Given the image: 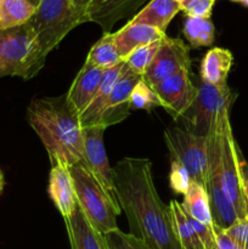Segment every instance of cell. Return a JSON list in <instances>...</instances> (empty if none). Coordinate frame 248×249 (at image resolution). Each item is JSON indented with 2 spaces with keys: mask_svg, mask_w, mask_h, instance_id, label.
<instances>
[{
  "mask_svg": "<svg viewBox=\"0 0 248 249\" xmlns=\"http://www.w3.org/2000/svg\"><path fill=\"white\" fill-rule=\"evenodd\" d=\"M28 1L31 2V4L33 5V6L35 7V9H36V7H38V5L40 4V1H41V0H28Z\"/></svg>",
  "mask_w": 248,
  "mask_h": 249,
  "instance_id": "obj_37",
  "label": "cell"
},
{
  "mask_svg": "<svg viewBox=\"0 0 248 249\" xmlns=\"http://www.w3.org/2000/svg\"><path fill=\"white\" fill-rule=\"evenodd\" d=\"M123 60L119 56L116 41H114V33L108 32V33H104V36L92 45L84 65L106 71L118 65Z\"/></svg>",
  "mask_w": 248,
  "mask_h": 249,
  "instance_id": "obj_22",
  "label": "cell"
},
{
  "mask_svg": "<svg viewBox=\"0 0 248 249\" xmlns=\"http://www.w3.org/2000/svg\"><path fill=\"white\" fill-rule=\"evenodd\" d=\"M124 68H125V62L122 61L118 65L105 71L104 74H102L99 88H97L96 94H95L94 100H92L90 106L87 108V111L79 117L82 128L97 125L102 113H104V109L106 107L107 101H108L109 95H111L112 90H113L117 82L121 78Z\"/></svg>",
  "mask_w": 248,
  "mask_h": 249,
  "instance_id": "obj_19",
  "label": "cell"
},
{
  "mask_svg": "<svg viewBox=\"0 0 248 249\" xmlns=\"http://www.w3.org/2000/svg\"><path fill=\"white\" fill-rule=\"evenodd\" d=\"M167 34L153 27L128 22L119 31L114 32V41L122 60H125L134 50L148 45L157 40H162Z\"/></svg>",
  "mask_w": 248,
  "mask_h": 249,
  "instance_id": "obj_18",
  "label": "cell"
},
{
  "mask_svg": "<svg viewBox=\"0 0 248 249\" xmlns=\"http://www.w3.org/2000/svg\"><path fill=\"white\" fill-rule=\"evenodd\" d=\"M230 1L238 2V4H241V5H243V6L248 7V0H230Z\"/></svg>",
  "mask_w": 248,
  "mask_h": 249,
  "instance_id": "obj_36",
  "label": "cell"
},
{
  "mask_svg": "<svg viewBox=\"0 0 248 249\" xmlns=\"http://www.w3.org/2000/svg\"><path fill=\"white\" fill-rule=\"evenodd\" d=\"M151 0H92L88 9L87 22L99 24L104 33L111 32V28L121 19L134 16L136 10Z\"/></svg>",
  "mask_w": 248,
  "mask_h": 249,
  "instance_id": "obj_14",
  "label": "cell"
},
{
  "mask_svg": "<svg viewBox=\"0 0 248 249\" xmlns=\"http://www.w3.org/2000/svg\"><path fill=\"white\" fill-rule=\"evenodd\" d=\"M91 2H92V0H72L73 6H74V9L77 10L78 14L80 15V17L84 19V23L87 22L85 15H87V11H88V9H89V6Z\"/></svg>",
  "mask_w": 248,
  "mask_h": 249,
  "instance_id": "obj_34",
  "label": "cell"
},
{
  "mask_svg": "<svg viewBox=\"0 0 248 249\" xmlns=\"http://www.w3.org/2000/svg\"><path fill=\"white\" fill-rule=\"evenodd\" d=\"M197 95L190 108L180 121L184 129L198 136H208L215 122L226 109H230L236 99L230 88L226 85H213L198 79Z\"/></svg>",
  "mask_w": 248,
  "mask_h": 249,
  "instance_id": "obj_7",
  "label": "cell"
},
{
  "mask_svg": "<svg viewBox=\"0 0 248 249\" xmlns=\"http://www.w3.org/2000/svg\"><path fill=\"white\" fill-rule=\"evenodd\" d=\"M101 68L84 65L75 79L73 80L70 90L66 94V101L71 111L79 118L94 100L102 74Z\"/></svg>",
  "mask_w": 248,
  "mask_h": 249,
  "instance_id": "obj_15",
  "label": "cell"
},
{
  "mask_svg": "<svg viewBox=\"0 0 248 249\" xmlns=\"http://www.w3.org/2000/svg\"><path fill=\"white\" fill-rule=\"evenodd\" d=\"M228 118H230V109H226L220 114L207 136L206 191L208 194L213 224L223 230H226L240 220L235 207L224 191L221 181V142L224 123Z\"/></svg>",
  "mask_w": 248,
  "mask_h": 249,
  "instance_id": "obj_5",
  "label": "cell"
},
{
  "mask_svg": "<svg viewBox=\"0 0 248 249\" xmlns=\"http://www.w3.org/2000/svg\"><path fill=\"white\" fill-rule=\"evenodd\" d=\"M35 7L28 0H1L0 1V29L15 28L28 23Z\"/></svg>",
  "mask_w": 248,
  "mask_h": 249,
  "instance_id": "obj_24",
  "label": "cell"
},
{
  "mask_svg": "<svg viewBox=\"0 0 248 249\" xmlns=\"http://www.w3.org/2000/svg\"><path fill=\"white\" fill-rule=\"evenodd\" d=\"M190 67L191 58L189 46L181 39L165 36L141 79L148 87H152L177 73L190 71Z\"/></svg>",
  "mask_w": 248,
  "mask_h": 249,
  "instance_id": "obj_10",
  "label": "cell"
},
{
  "mask_svg": "<svg viewBox=\"0 0 248 249\" xmlns=\"http://www.w3.org/2000/svg\"><path fill=\"white\" fill-rule=\"evenodd\" d=\"M46 56L28 23L0 29V78L35 77L44 67Z\"/></svg>",
  "mask_w": 248,
  "mask_h": 249,
  "instance_id": "obj_4",
  "label": "cell"
},
{
  "mask_svg": "<svg viewBox=\"0 0 248 249\" xmlns=\"http://www.w3.org/2000/svg\"><path fill=\"white\" fill-rule=\"evenodd\" d=\"M4 186H5L4 174H2V172H1V170H0V195L2 194V190H4Z\"/></svg>",
  "mask_w": 248,
  "mask_h": 249,
  "instance_id": "obj_35",
  "label": "cell"
},
{
  "mask_svg": "<svg viewBox=\"0 0 248 249\" xmlns=\"http://www.w3.org/2000/svg\"><path fill=\"white\" fill-rule=\"evenodd\" d=\"M179 11H181V9L177 0H151L142 10L134 15L129 22L153 27L165 33L170 21Z\"/></svg>",
  "mask_w": 248,
  "mask_h": 249,
  "instance_id": "obj_20",
  "label": "cell"
},
{
  "mask_svg": "<svg viewBox=\"0 0 248 249\" xmlns=\"http://www.w3.org/2000/svg\"><path fill=\"white\" fill-rule=\"evenodd\" d=\"M108 249H148L131 233L122 232L119 229L104 235Z\"/></svg>",
  "mask_w": 248,
  "mask_h": 249,
  "instance_id": "obj_29",
  "label": "cell"
},
{
  "mask_svg": "<svg viewBox=\"0 0 248 249\" xmlns=\"http://www.w3.org/2000/svg\"><path fill=\"white\" fill-rule=\"evenodd\" d=\"M177 1H181V0H177Z\"/></svg>",
  "mask_w": 248,
  "mask_h": 249,
  "instance_id": "obj_39",
  "label": "cell"
},
{
  "mask_svg": "<svg viewBox=\"0 0 248 249\" xmlns=\"http://www.w3.org/2000/svg\"><path fill=\"white\" fill-rule=\"evenodd\" d=\"M70 174L77 204L89 223L102 235L117 230V216L121 214V207L116 197L105 190L83 162L70 167Z\"/></svg>",
  "mask_w": 248,
  "mask_h": 249,
  "instance_id": "obj_3",
  "label": "cell"
},
{
  "mask_svg": "<svg viewBox=\"0 0 248 249\" xmlns=\"http://www.w3.org/2000/svg\"><path fill=\"white\" fill-rule=\"evenodd\" d=\"M213 231L214 236H215L216 249H241L237 246V243L226 233L225 230L218 228V226L213 224Z\"/></svg>",
  "mask_w": 248,
  "mask_h": 249,
  "instance_id": "obj_33",
  "label": "cell"
},
{
  "mask_svg": "<svg viewBox=\"0 0 248 249\" xmlns=\"http://www.w3.org/2000/svg\"><path fill=\"white\" fill-rule=\"evenodd\" d=\"M225 231L241 249H248V219L237 220Z\"/></svg>",
  "mask_w": 248,
  "mask_h": 249,
  "instance_id": "obj_32",
  "label": "cell"
},
{
  "mask_svg": "<svg viewBox=\"0 0 248 249\" xmlns=\"http://www.w3.org/2000/svg\"><path fill=\"white\" fill-rule=\"evenodd\" d=\"M104 126L83 128V160L85 167L105 187L109 195L114 196L113 172L107 158L104 145Z\"/></svg>",
  "mask_w": 248,
  "mask_h": 249,
  "instance_id": "obj_12",
  "label": "cell"
},
{
  "mask_svg": "<svg viewBox=\"0 0 248 249\" xmlns=\"http://www.w3.org/2000/svg\"><path fill=\"white\" fill-rule=\"evenodd\" d=\"M233 63L232 53L228 49L213 48L204 55L199 67V79L213 85H226Z\"/></svg>",
  "mask_w": 248,
  "mask_h": 249,
  "instance_id": "obj_21",
  "label": "cell"
},
{
  "mask_svg": "<svg viewBox=\"0 0 248 249\" xmlns=\"http://www.w3.org/2000/svg\"><path fill=\"white\" fill-rule=\"evenodd\" d=\"M245 160L233 136L230 118L224 123L221 142V181L226 196L233 204L238 219H248V195Z\"/></svg>",
  "mask_w": 248,
  "mask_h": 249,
  "instance_id": "obj_8",
  "label": "cell"
},
{
  "mask_svg": "<svg viewBox=\"0 0 248 249\" xmlns=\"http://www.w3.org/2000/svg\"><path fill=\"white\" fill-rule=\"evenodd\" d=\"M185 38L192 49L211 46L215 38V27L211 18L186 17L182 28Z\"/></svg>",
  "mask_w": 248,
  "mask_h": 249,
  "instance_id": "obj_26",
  "label": "cell"
},
{
  "mask_svg": "<svg viewBox=\"0 0 248 249\" xmlns=\"http://www.w3.org/2000/svg\"><path fill=\"white\" fill-rule=\"evenodd\" d=\"M246 186H247V195H248V168L246 170Z\"/></svg>",
  "mask_w": 248,
  "mask_h": 249,
  "instance_id": "obj_38",
  "label": "cell"
},
{
  "mask_svg": "<svg viewBox=\"0 0 248 249\" xmlns=\"http://www.w3.org/2000/svg\"><path fill=\"white\" fill-rule=\"evenodd\" d=\"M162 40H157L155 41V43H151L148 44V45L141 46V48L134 50L133 53L124 60L128 70H130L133 73L142 77L143 73L146 72L148 66L152 62L153 57H155L156 53H157L158 49H159L160 44H162Z\"/></svg>",
  "mask_w": 248,
  "mask_h": 249,
  "instance_id": "obj_27",
  "label": "cell"
},
{
  "mask_svg": "<svg viewBox=\"0 0 248 249\" xmlns=\"http://www.w3.org/2000/svg\"><path fill=\"white\" fill-rule=\"evenodd\" d=\"M112 172L114 196L128 218L131 235L148 249H181L169 206L156 190L151 160L126 157Z\"/></svg>",
  "mask_w": 248,
  "mask_h": 249,
  "instance_id": "obj_1",
  "label": "cell"
},
{
  "mask_svg": "<svg viewBox=\"0 0 248 249\" xmlns=\"http://www.w3.org/2000/svg\"><path fill=\"white\" fill-rule=\"evenodd\" d=\"M169 209L173 218V228L181 249H203L198 236L195 232L194 228L185 214L181 203H179L177 199H172L169 203Z\"/></svg>",
  "mask_w": 248,
  "mask_h": 249,
  "instance_id": "obj_25",
  "label": "cell"
},
{
  "mask_svg": "<svg viewBox=\"0 0 248 249\" xmlns=\"http://www.w3.org/2000/svg\"><path fill=\"white\" fill-rule=\"evenodd\" d=\"M27 121L43 142L51 164L72 167L83 160V128L71 111L66 95L34 99Z\"/></svg>",
  "mask_w": 248,
  "mask_h": 249,
  "instance_id": "obj_2",
  "label": "cell"
},
{
  "mask_svg": "<svg viewBox=\"0 0 248 249\" xmlns=\"http://www.w3.org/2000/svg\"><path fill=\"white\" fill-rule=\"evenodd\" d=\"M155 107H160V102L153 90L142 79L135 85L130 95V109L151 111Z\"/></svg>",
  "mask_w": 248,
  "mask_h": 249,
  "instance_id": "obj_28",
  "label": "cell"
},
{
  "mask_svg": "<svg viewBox=\"0 0 248 249\" xmlns=\"http://www.w3.org/2000/svg\"><path fill=\"white\" fill-rule=\"evenodd\" d=\"M215 0H181L180 9L186 17L211 18Z\"/></svg>",
  "mask_w": 248,
  "mask_h": 249,
  "instance_id": "obj_30",
  "label": "cell"
},
{
  "mask_svg": "<svg viewBox=\"0 0 248 249\" xmlns=\"http://www.w3.org/2000/svg\"><path fill=\"white\" fill-rule=\"evenodd\" d=\"M0 1H1V0H0Z\"/></svg>",
  "mask_w": 248,
  "mask_h": 249,
  "instance_id": "obj_40",
  "label": "cell"
},
{
  "mask_svg": "<svg viewBox=\"0 0 248 249\" xmlns=\"http://www.w3.org/2000/svg\"><path fill=\"white\" fill-rule=\"evenodd\" d=\"M164 141L173 162L184 167L192 181L206 189L207 136L195 135L179 126H169L164 131Z\"/></svg>",
  "mask_w": 248,
  "mask_h": 249,
  "instance_id": "obj_9",
  "label": "cell"
},
{
  "mask_svg": "<svg viewBox=\"0 0 248 249\" xmlns=\"http://www.w3.org/2000/svg\"><path fill=\"white\" fill-rule=\"evenodd\" d=\"M63 220L70 238L71 249H108L104 235L89 223L78 204L74 213Z\"/></svg>",
  "mask_w": 248,
  "mask_h": 249,
  "instance_id": "obj_17",
  "label": "cell"
},
{
  "mask_svg": "<svg viewBox=\"0 0 248 249\" xmlns=\"http://www.w3.org/2000/svg\"><path fill=\"white\" fill-rule=\"evenodd\" d=\"M150 88L159 100L160 107H163L174 121H180L190 108L198 90L197 85L192 82L190 71L177 73Z\"/></svg>",
  "mask_w": 248,
  "mask_h": 249,
  "instance_id": "obj_11",
  "label": "cell"
},
{
  "mask_svg": "<svg viewBox=\"0 0 248 249\" xmlns=\"http://www.w3.org/2000/svg\"><path fill=\"white\" fill-rule=\"evenodd\" d=\"M48 191L51 201L63 219L74 213L77 208V198L70 168L63 164H55L51 167Z\"/></svg>",
  "mask_w": 248,
  "mask_h": 249,
  "instance_id": "obj_16",
  "label": "cell"
},
{
  "mask_svg": "<svg viewBox=\"0 0 248 249\" xmlns=\"http://www.w3.org/2000/svg\"><path fill=\"white\" fill-rule=\"evenodd\" d=\"M181 206L185 213L189 214L191 218L196 219L199 223L207 224V225L213 224L208 194L202 185L195 181L190 184L189 189L184 194V201Z\"/></svg>",
  "mask_w": 248,
  "mask_h": 249,
  "instance_id": "obj_23",
  "label": "cell"
},
{
  "mask_svg": "<svg viewBox=\"0 0 248 249\" xmlns=\"http://www.w3.org/2000/svg\"><path fill=\"white\" fill-rule=\"evenodd\" d=\"M169 182L170 187L174 190L177 194L184 195L189 189L190 184L192 182L189 173L184 167L177 162L170 163V173H169Z\"/></svg>",
  "mask_w": 248,
  "mask_h": 249,
  "instance_id": "obj_31",
  "label": "cell"
},
{
  "mask_svg": "<svg viewBox=\"0 0 248 249\" xmlns=\"http://www.w3.org/2000/svg\"><path fill=\"white\" fill-rule=\"evenodd\" d=\"M82 23L84 19L74 9L72 0H41L28 22L45 56Z\"/></svg>",
  "mask_w": 248,
  "mask_h": 249,
  "instance_id": "obj_6",
  "label": "cell"
},
{
  "mask_svg": "<svg viewBox=\"0 0 248 249\" xmlns=\"http://www.w3.org/2000/svg\"><path fill=\"white\" fill-rule=\"evenodd\" d=\"M140 80V75L135 74L130 70H128L125 65L121 78H119L116 87L113 88L111 95H109L108 101H107L104 113H102L97 125L108 128L114 124L121 123L129 116L131 91Z\"/></svg>",
  "mask_w": 248,
  "mask_h": 249,
  "instance_id": "obj_13",
  "label": "cell"
}]
</instances>
